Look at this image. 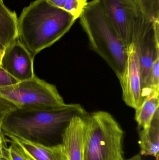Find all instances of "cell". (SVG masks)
<instances>
[{"instance_id": "cell-1", "label": "cell", "mask_w": 159, "mask_h": 160, "mask_svg": "<svg viewBox=\"0 0 159 160\" xmlns=\"http://www.w3.org/2000/svg\"><path fill=\"white\" fill-rule=\"evenodd\" d=\"M87 114L77 103L55 108H16L7 115L1 127L4 135L44 145H56L62 144L63 132L73 118Z\"/></svg>"}, {"instance_id": "cell-2", "label": "cell", "mask_w": 159, "mask_h": 160, "mask_svg": "<svg viewBox=\"0 0 159 160\" xmlns=\"http://www.w3.org/2000/svg\"><path fill=\"white\" fill-rule=\"evenodd\" d=\"M76 19L46 0H35L18 18V39L34 57L68 32Z\"/></svg>"}, {"instance_id": "cell-3", "label": "cell", "mask_w": 159, "mask_h": 160, "mask_svg": "<svg viewBox=\"0 0 159 160\" xmlns=\"http://www.w3.org/2000/svg\"><path fill=\"white\" fill-rule=\"evenodd\" d=\"M90 47L101 56L120 80L128 58V48L105 13L101 0L88 2L79 18Z\"/></svg>"}, {"instance_id": "cell-4", "label": "cell", "mask_w": 159, "mask_h": 160, "mask_svg": "<svg viewBox=\"0 0 159 160\" xmlns=\"http://www.w3.org/2000/svg\"><path fill=\"white\" fill-rule=\"evenodd\" d=\"M124 132L113 116L105 111L85 117L83 160H124Z\"/></svg>"}, {"instance_id": "cell-5", "label": "cell", "mask_w": 159, "mask_h": 160, "mask_svg": "<svg viewBox=\"0 0 159 160\" xmlns=\"http://www.w3.org/2000/svg\"><path fill=\"white\" fill-rule=\"evenodd\" d=\"M0 97L13 103L18 109L34 107H60L66 105L56 88L35 76L0 88Z\"/></svg>"}, {"instance_id": "cell-6", "label": "cell", "mask_w": 159, "mask_h": 160, "mask_svg": "<svg viewBox=\"0 0 159 160\" xmlns=\"http://www.w3.org/2000/svg\"><path fill=\"white\" fill-rule=\"evenodd\" d=\"M131 43L136 48L142 71L143 97L152 92L151 74L152 67L159 54V22L155 21L139 13L135 22Z\"/></svg>"}, {"instance_id": "cell-7", "label": "cell", "mask_w": 159, "mask_h": 160, "mask_svg": "<svg viewBox=\"0 0 159 160\" xmlns=\"http://www.w3.org/2000/svg\"><path fill=\"white\" fill-rule=\"evenodd\" d=\"M119 36L128 48L140 11L136 0H101Z\"/></svg>"}, {"instance_id": "cell-8", "label": "cell", "mask_w": 159, "mask_h": 160, "mask_svg": "<svg viewBox=\"0 0 159 160\" xmlns=\"http://www.w3.org/2000/svg\"><path fill=\"white\" fill-rule=\"evenodd\" d=\"M122 98L129 107L136 110L143 102V81L140 61L136 48L131 43L128 48V58L119 80Z\"/></svg>"}, {"instance_id": "cell-9", "label": "cell", "mask_w": 159, "mask_h": 160, "mask_svg": "<svg viewBox=\"0 0 159 160\" xmlns=\"http://www.w3.org/2000/svg\"><path fill=\"white\" fill-rule=\"evenodd\" d=\"M34 57L17 39L4 50L0 66L19 82L33 78Z\"/></svg>"}, {"instance_id": "cell-10", "label": "cell", "mask_w": 159, "mask_h": 160, "mask_svg": "<svg viewBox=\"0 0 159 160\" xmlns=\"http://www.w3.org/2000/svg\"><path fill=\"white\" fill-rule=\"evenodd\" d=\"M86 116H77L73 118L63 132L62 144L68 160L84 159Z\"/></svg>"}, {"instance_id": "cell-11", "label": "cell", "mask_w": 159, "mask_h": 160, "mask_svg": "<svg viewBox=\"0 0 159 160\" xmlns=\"http://www.w3.org/2000/svg\"><path fill=\"white\" fill-rule=\"evenodd\" d=\"M4 135L16 143L30 160H68L62 144L45 146L13 135Z\"/></svg>"}, {"instance_id": "cell-12", "label": "cell", "mask_w": 159, "mask_h": 160, "mask_svg": "<svg viewBox=\"0 0 159 160\" xmlns=\"http://www.w3.org/2000/svg\"><path fill=\"white\" fill-rule=\"evenodd\" d=\"M139 144L140 154L152 156L159 160V112L157 110L149 128L140 129Z\"/></svg>"}, {"instance_id": "cell-13", "label": "cell", "mask_w": 159, "mask_h": 160, "mask_svg": "<svg viewBox=\"0 0 159 160\" xmlns=\"http://www.w3.org/2000/svg\"><path fill=\"white\" fill-rule=\"evenodd\" d=\"M18 38V18L0 0V46L4 49Z\"/></svg>"}, {"instance_id": "cell-14", "label": "cell", "mask_w": 159, "mask_h": 160, "mask_svg": "<svg viewBox=\"0 0 159 160\" xmlns=\"http://www.w3.org/2000/svg\"><path fill=\"white\" fill-rule=\"evenodd\" d=\"M159 92H152L135 110V120L140 129L149 128L157 110L159 109Z\"/></svg>"}, {"instance_id": "cell-15", "label": "cell", "mask_w": 159, "mask_h": 160, "mask_svg": "<svg viewBox=\"0 0 159 160\" xmlns=\"http://www.w3.org/2000/svg\"><path fill=\"white\" fill-rule=\"evenodd\" d=\"M141 13L147 18L159 22V0H136Z\"/></svg>"}, {"instance_id": "cell-16", "label": "cell", "mask_w": 159, "mask_h": 160, "mask_svg": "<svg viewBox=\"0 0 159 160\" xmlns=\"http://www.w3.org/2000/svg\"><path fill=\"white\" fill-rule=\"evenodd\" d=\"M87 4L88 0H66L63 9L77 19L83 13Z\"/></svg>"}, {"instance_id": "cell-17", "label": "cell", "mask_w": 159, "mask_h": 160, "mask_svg": "<svg viewBox=\"0 0 159 160\" xmlns=\"http://www.w3.org/2000/svg\"><path fill=\"white\" fill-rule=\"evenodd\" d=\"M7 141L10 143L7 149V160H30L15 142L10 139Z\"/></svg>"}, {"instance_id": "cell-18", "label": "cell", "mask_w": 159, "mask_h": 160, "mask_svg": "<svg viewBox=\"0 0 159 160\" xmlns=\"http://www.w3.org/2000/svg\"><path fill=\"white\" fill-rule=\"evenodd\" d=\"M16 108L13 103L0 97V125L7 115Z\"/></svg>"}, {"instance_id": "cell-19", "label": "cell", "mask_w": 159, "mask_h": 160, "mask_svg": "<svg viewBox=\"0 0 159 160\" xmlns=\"http://www.w3.org/2000/svg\"><path fill=\"white\" fill-rule=\"evenodd\" d=\"M18 82L0 66V88L13 85Z\"/></svg>"}, {"instance_id": "cell-20", "label": "cell", "mask_w": 159, "mask_h": 160, "mask_svg": "<svg viewBox=\"0 0 159 160\" xmlns=\"http://www.w3.org/2000/svg\"><path fill=\"white\" fill-rule=\"evenodd\" d=\"M0 125V160H7V140Z\"/></svg>"}, {"instance_id": "cell-21", "label": "cell", "mask_w": 159, "mask_h": 160, "mask_svg": "<svg viewBox=\"0 0 159 160\" xmlns=\"http://www.w3.org/2000/svg\"><path fill=\"white\" fill-rule=\"evenodd\" d=\"M51 5L63 9L66 0H46Z\"/></svg>"}, {"instance_id": "cell-22", "label": "cell", "mask_w": 159, "mask_h": 160, "mask_svg": "<svg viewBox=\"0 0 159 160\" xmlns=\"http://www.w3.org/2000/svg\"><path fill=\"white\" fill-rule=\"evenodd\" d=\"M124 160H142V155L140 154H137L135 156H133L132 158H130L128 159Z\"/></svg>"}, {"instance_id": "cell-23", "label": "cell", "mask_w": 159, "mask_h": 160, "mask_svg": "<svg viewBox=\"0 0 159 160\" xmlns=\"http://www.w3.org/2000/svg\"><path fill=\"white\" fill-rule=\"evenodd\" d=\"M4 50L2 48L1 46H0V64H1V60H2V56Z\"/></svg>"}]
</instances>
